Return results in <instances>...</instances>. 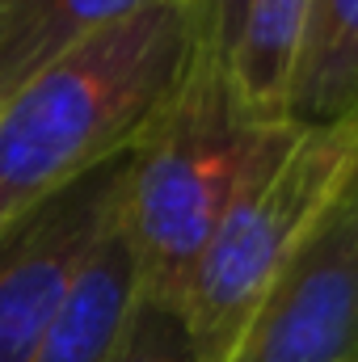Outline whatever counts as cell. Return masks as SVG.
<instances>
[{
  "mask_svg": "<svg viewBox=\"0 0 358 362\" xmlns=\"http://www.w3.org/2000/svg\"><path fill=\"white\" fill-rule=\"evenodd\" d=\"M190 8H194V21H198V42L228 59L232 42H236V30H241L245 0H190Z\"/></svg>",
  "mask_w": 358,
  "mask_h": 362,
  "instance_id": "8fae6325",
  "label": "cell"
},
{
  "mask_svg": "<svg viewBox=\"0 0 358 362\" xmlns=\"http://www.w3.org/2000/svg\"><path fill=\"white\" fill-rule=\"evenodd\" d=\"M224 362H358V169Z\"/></svg>",
  "mask_w": 358,
  "mask_h": 362,
  "instance_id": "5b68a950",
  "label": "cell"
},
{
  "mask_svg": "<svg viewBox=\"0 0 358 362\" xmlns=\"http://www.w3.org/2000/svg\"><path fill=\"white\" fill-rule=\"evenodd\" d=\"M110 362H198V346L178 299L135 295Z\"/></svg>",
  "mask_w": 358,
  "mask_h": 362,
  "instance_id": "30bf717a",
  "label": "cell"
},
{
  "mask_svg": "<svg viewBox=\"0 0 358 362\" xmlns=\"http://www.w3.org/2000/svg\"><path fill=\"white\" fill-rule=\"evenodd\" d=\"M131 152L89 169L64 189L0 223V362H30L101 240L118 228L131 185Z\"/></svg>",
  "mask_w": 358,
  "mask_h": 362,
  "instance_id": "277c9868",
  "label": "cell"
},
{
  "mask_svg": "<svg viewBox=\"0 0 358 362\" xmlns=\"http://www.w3.org/2000/svg\"><path fill=\"white\" fill-rule=\"evenodd\" d=\"M358 118V0H308L287 85V122L333 127Z\"/></svg>",
  "mask_w": 358,
  "mask_h": 362,
  "instance_id": "52a82bcc",
  "label": "cell"
},
{
  "mask_svg": "<svg viewBox=\"0 0 358 362\" xmlns=\"http://www.w3.org/2000/svg\"><path fill=\"white\" fill-rule=\"evenodd\" d=\"M295 122L262 118L224 55L198 42L178 93L139 135L122 228L135 249L139 295L178 299L241 189L291 139Z\"/></svg>",
  "mask_w": 358,
  "mask_h": 362,
  "instance_id": "7a4b0ae2",
  "label": "cell"
},
{
  "mask_svg": "<svg viewBox=\"0 0 358 362\" xmlns=\"http://www.w3.org/2000/svg\"><path fill=\"white\" fill-rule=\"evenodd\" d=\"M135 295H139L135 249L118 219V228L101 240L85 274L76 278L72 295L55 312L30 362H110L135 308Z\"/></svg>",
  "mask_w": 358,
  "mask_h": 362,
  "instance_id": "8992f818",
  "label": "cell"
},
{
  "mask_svg": "<svg viewBox=\"0 0 358 362\" xmlns=\"http://www.w3.org/2000/svg\"><path fill=\"white\" fill-rule=\"evenodd\" d=\"M198 51L190 0L105 25L0 97V223L131 152Z\"/></svg>",
  "mask_w": 358,
  "mask_h": 362,
  "instance_id": "6da1fadb",
  "label": "cell"
},
{
  "mask_svg": "<svg viewBox=\"0 0 358 362\" xmlns=\"http://www.w3.org/2000/svg\"><path fill=\"white\" fill-rule=\"evenodd\" d=\"M161 0H0V97L105 25Z\"/></svg>",
  "mask_w": 358,
  "mask_h": 362,
  "instance_id": "ba28073f",
  "label": "cell"
},
{
  "mask_svg": "<svg viewBox=\"0 0 358 362\" xmlns=\"http://www.w3.org/2000/svg\"><path fill=\"white\" fill-rule=\"evenodd\" d=\"M304 17H308V0H245L241 8V30L228 68L241 97L262 118H287V85H291Z\"/></svg>",
  "mask_w": 358,
  "mask_h": 362,
  "instance_id": "9c48e42d",
  "label": "cell"
},
{
  "mask_svg": "<svg viewBox=\"0 0 358 362\" xmlns=\"http://www.w3.org/2000/svg\"><path fill=\"white\" fill-rule=\"evenodd\" d=\"M358 169V118L333 127H299L241 189L181 291L198 362H224L241 329L308 245L333 198Z\"/></svg>",
  "mask_w": 358,
  "mask_h": 362,
  "instance_id": "3957f363",
  "label": "cell"
}]
</instances>
